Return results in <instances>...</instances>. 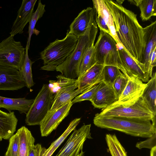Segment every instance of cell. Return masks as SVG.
I'll return each mask as SVG.
<instances>
[{"instance_id":"obj_1","label":"cell","mask_w":156,"mask_h":156,"mask_svg":"<svg viewBox=\"0 0 156 156\" xmlns=\"http://www.w3.org/2000/svg\"><path fill=\"white\" fill-rule=\"evenodd\" d=\"M113 17L116 32L125 51L135 61L142 64L144 46V28L137 15L115 1L104 0Z\"/></svg>"},{"instance_id":"obj_2","label":"cell","mask_w":156,"mask_h":156,"mask_svg":"<svg viewBox=\"0 0 156 156\" xmlns=\"http://www.w3.org/2000/svg\"><path fill=\"white\" fill-rule=\"evenodd\" d=\"M93 123L98 127L116 130L134 136L149 138L156 133V125L148 119L105 117L97 113L93 119Z\"/></svg>"},{"instance_id":"obj_3","label":"cell","mask_w":156,"mask_h":156,"mask_svg":"<svg viewBox=\"0 0 156 156\" xmlns=\"http://www.w3.org/2000/svg\"><path fill=\"white\" fill-rule=\"evenodd\" d=\"M98 32L95 18L84 34L77 37V43L73 51L55 70L66 77L77 79L81 60L88 49L94 44Z\"/></svg>"},{"instance_id":"obj_4","label":"cell","mask_w":156,"mask_h":156,"mask_svg":"<svg viewBox=\"0 0 156 156\" xmlns=\"http://www.w3.org/2000/svg\"><path fill=\"white\" fill-rule=\"evenodd\" d=\"M77 37L68 30L66 36L61 40L56 39L49 44L40 53L44 66L41 69L54 71L63 63L75 48Z\"/></svg>"},{"instance_id":"obj_5","label":"cell","mask_w":156,"mask_h":156,"mask_svg":"<svg viewBox=\"0 0 156 156\" xmlns=\"http://www.w3.org/2000/svg\"><path fill=\"white\" fill-rule=\"evenodd\" d=\"M97 114L105 117L118 116L148 119L156 125V115L150 110L142 96L135 102L129 105H121L116 101L102 109L100 113Z\"/></svg>"},{"instance_id":"obj_6","label":"cell","mask_w":156,"mask_h":156,"mask_svg":"<svg viewBox=\"0 0 156 156\" xmlns=\"http://www.w3.org/2000/svg\"><path fill=\"white\" fill-rule=\"evenodd\" d=\"M54 96L48 85L44 84L26 114L27 125H40L50 110Z\"/></svg>"},{"instance_id":"obj_7","label":"cell","mask_w":156,"mask_h":156,"mask_svg":"<svg viewBox=\"0 0 156 156\" xmlns=\"http://www.w3.org/2000/svg\"><path fill=\"white\" fill-rule=\"evenodd\" d=\"M94 49L96 64L117 67V43L110 35L100 30Z\"/></svg>"},{"instance_id":"obj_8","label":"cell","mask_w":156,"mask_h":156,"mask_svg":"<svg viewBox=\"0 0 156 156\" xmlns=\"http://www.w3.org/2000/svg\"><path fill=\"white\" fill-rule=\"evenodd\" d=\"M25 55V48L14 37L9 36L0 43V65L15 69L19 71Z\"/></svg>"},{"instance_id":"obj_9","label":"cell","mask_w":156,"mask_h":156,"mask_svg":"<svg viewBox=\"0 0 156 156\" xmlns=\"http://www.w3.org/2000/svg\"><path fill=\"white\" fill-rule=\"evenodd\" d=\"M90 124H84L75 129L63 147L56 156H76L83 151V144L87 139H91Z\"/></svg>"},{"instance_id":"obj_10","label":"cell","mask_w":156,"mask_h":156,"mask_svg":"<svg viewBox=\"0 0 156 156\" xmlns=\"http://www.w3.org/2000/svg\"><path fill=\"white\" fill-rule=\"evenodd\" d=\"M118 56L117 67L127 78L137 77L144 82H148L147 77L142 64L133 60L124 49L121 45L117 44Z\"/></svg>"},{"instance_id":"obj_11","label":"cell","mask_w":156,"mask_h":156,"mask_svg":"<svg viewBox=\"0 0 156 156\" xmlns=\"http://www.w3.org/2000/svg\"><path fill=\"white\" fill-rule=\"evenodd\" d=\"M73 104L72 101L48 113L40 124L42 136H47L55 130L68 115Z\"/></svg>"},{"instance_id":"obj_12","label":"cell","mask_w":156,"mask_h":156,"mask_svg":"<svg viewBox=\"0 0 156 156\" xmlns=\"http://www.w3.org/2000/svg\"><path fill=\"white\" fill-rule=\"evenodd\" d=\"M144 46L141 63L144 66L146 74L150 79L152 76L153 70L150 65V55L156 48V21L144 28Z\"/></svg>"},{"instance_id":"obj_13","label":"cell","mask_w":156,"mask_h":156,"mask_svg":"<svg viewBox=\"0 0 156 156\" xmlns=\"http://www.w3.org/2000/svg\"><path fill=\"white\" fill-rule=\"evenodd\" d=\"M26 87L18 70L0 65V90H15Z\"/></svg>"},{"instance_id":"obj_14","label":"cell","mask_w":156,"mask_h":156,"mask_svg":"<svg viewBox=\"0 0 156 156\" xmlns=\"http://www.w3.org/2000/svg\"><path fill=\"white\" fill-rule=\"evenodd\" d=\"M146 86V83L137 77L128 78L126 85L117 102L124 105L133 103L142 96Z\"/></svg>"},{"instance_id":"obj_15","label":"cell","mask_w":156,"mask_h":156,"mask_svg":"<svg viewBox=\"0 0 156 156\" xmlns=\"http://www.w3.org/2000/svg\"><path fill=\"white\" fill-rule=\"evenodd\" d=\"M37 1V0H23L11 28L10 36L14 37L23 33L24 27L30 21Z\"/></svg>"},{"instance_id":"obj_16","label":"cell","mask_w":156,"mask_h":156,"mask_svg":"<svg viewBox=\"0 0 156 156\" xmlns=\"http://www.w3.org/2000/svg\"><path fill=\"white\" fill-rule=\"evenodd\" d=\"M118 100L112 85L106 84L102 81L90 101L94 108L102 109Z\"/></svg>"},{"instance_id":"obj_17","label":"cell","mask_w":156,"mask_h":156,"mask_svg":"<svg viewBox=\"0 0 156 156\" xmlns=\"http://www.w3.org/2000/svg\"><path fill=\"white\" fill-rule=\"evenodd\" d=\"M95 18L94 7H88L82 11L74 19L69 26V31L77 37L85 33Z\"/></svg>"},{"instance_id":"obj_18","label":"cell","mask_w":156,"mask_h":156,"mask_svg":"<svg viewBox=\"0 0 156 156\" xmlns=\"http://www.w3.org/2000/svg\"><path fill=\"white\" fill-rule=\"evenodd\" d=\"M104 66L96 64L87 70L78 81V88L86 90L102 81L101 72Z\"/></svg>"},{"instance_id":"obj_19","label":"cell","mask_w":156,"mask_h":156,"mask_svg":"<svg viewBox=\"0 0 156 156\" xmlns=\"http://www.w3.org/2000/svg\"><path fill=\"white\" fill-rule=\"evenodd\" d=\"M17 122L14 112L7 113L0 109V136L2 139H9L14 134Z\"/></svg>"},{"instance_id":"obj_20","label":"cell","mask_w":156,"mask_h":156,"mask_svg":"<svg viewBox=\"0 0 156 156\" xmlns=\"http://www.w3.org/2000/svg\"><path fill=\"white\" fill-rule=\"evenodd\" d=\"M34 99L25 98H10L0 96V108H4L9 112L17 110L20 114H26L33 103Z\"/></svg>"},{"instance_id":"obj_21","label":"cell","mask_w":156,"mask_h":156,"mask_svg":"<svg viewBox=\"0 0 156 156\" xmlns=\"http://www.w3.org/2000/svg\"><path fill=\"white\" fill-rule=\"evenodd\" d=\"M92 2L96 14L104 19L109 28L110 35L117 44L121 45L116 33L113 17L104 0H93Z\"/></svg>"},{"instance_id":"obj_22","label":"cell","mask_w":156,"mask_h":156,"mask_svg":"<svg viewBox=\"0 0 156 156\" xmlns=\"http://www.w3.org/2000/svg\"><path fill=\"white\" fill-rule=\"evenodd\" d=\"M57 80H50L48 87L55 94L75 90L78 88L77 79H73L65 77L62 75L56 76Z\"/></svg>"},{"instance_id":"obj_23","label":"cell","mask_w":156,"mask_h":156,"mask_svg":"<svg viewBox=\"0 0 156 156\" xmlns=\"http://www.w3.org/2000/svg\"><path fill=\"white\" fill-rule=\"evenodd\" d=\"M80 120V118H76L71 121L63 133L52 143L48 148L46 149L43 147H41L38 156H51L69 134L75 129Z\"/></svg>"},{"instance_id":"obj_24","label":"cell","mask_w":156,"mask_h":156,"mask_svg":"<svg viewBox=\"0 0 156 156\" xmlns=\"http://www.w3.org/2000/svg\"><path fill=\"white\" fill-rule=\"evenodd\" d=\"M16 133L19 138L18 156H28L30 150L34 145V138L25 126L19 129Z\"/></svg>"},{"instance_id":"obj_25","label":"cell","mask_w":156,"mask_h":156,"mask_svg":"<svg viewBox=\"0 0 156 156\" xmlns=\"http://www.w3.org/2000/svg\"><path fill=\"white\" fill-rule=\"evenodd\" d=\"M156 73L152 74L151 79L146 83L142 97L150 110L156 113Z\"/></svg>"},{"instance_id":"obj_26","label":"cell","mask_w":156,"mask_h":156,"mask_svg":"<svg viewBox=\"0 0 156 156\" xmlns=\"http://www.w3.org/2000/svg\"><path fill=\"white\" fill-rule=\"evenodd\" d=\"M138 7L140 11V17L143 21L149 20L156 16V0H134L128 1Z\"/></svg>"},{"instance_id":"obj_27","label":"cell","mask_w":156,"mask_h":156,"mask_svg":"<svg viewBox=\"0 0 156 156\" xmlns=\"http://www.w3.org/2000/svg\"><path fill=\"white\" fill-rule=\"evenodd\" d=\"M87 90L77 88L76 89L55 95L50 111H52L71 101L76 96Z\"/></svg>"},{"instance_id":"obj_28","label":"cell","mask_w":156,"mask_h":156,"mask_svg":"<svg viewBox=\"0 0 156 156\" xmlns=\"http://www.w3.org/2000/svg\"><path fill=\"white\" fill-rule=\"evenodd\" d=\"M25 48V55L24 62L19 71L24 81L26 87L30 88L34 85L32 73L31 66L34 62L32 61L30 59L28 54V48L26 46Z\"/></svg>"},{"instance_id":"obj_29","label":"cell","mask_w":156,"mask_h":156,"mask_svg":"<svg viewBox=\"0 0 156 156\" xmlns=\"http://www.w3.org/2000/svg\"><path fill=\"white\" fill-rule=\"evenodd\" d=\"M105 138L111 156H127L125 149L115 134H107Z\"/></svg>"},{"instance_id":"obj_30","label":"cell","mask_w":156,"mask_h":156,"mask_svg":"<svg viewBox=\"0 0 156 156\" xmlns=\"http://www.w3.org/2000/svg\"><path fill=\"white\" fill-rule=\"evenodd\" d=\"M94 44L87 51L83 57L80 65L79 75L80 78L87 70L96 64L94 49Z\"/></svg>"},{"instance_id":"obj_31","label":"cell","mask_w":156,"mask_h":156,"mask_svg":"<svg viewBox=\"0 0 156 156\" xmlns=\"http://www.w3.org/2000/svg\"><path fill=\"white\" fill-rule=\"evenodd\" d=\"M45 5L43 4L41 0H39L37 8L36 11L33 12L29 23L28 33V37L26 46L29 49L31 38L32 34L34 33V28L38 20L40 19L45 12Z\"/></svg>"},{"instance_id":"obj_32","label":"cell","mask_w":156,"mask_h":156,"mask_svg":"<svg viewBox=\"0 0 156 156\" xmlns=\"http://www.w3.org/2000/svg\"><path fill=\"white\" fill-rule=\"evenodd\" d=\"M121 72L116 66L106 65L104 66L101 72L102 81L106 84L112 85L114 81Z\"/></svg>"},{"instance_id":"obj_33","label":"cell","mask_w":156,"mask_h":156,"mask_svg":"<svg viewBox=\"0 0 156 156\" xmlns=\"http://www.w3.org/2000/svg\"><path fill=\"white\" fill-rule=\"evenodd\" d=\"M127 81V78L121 72L113 83L112 86L118 99L124 90Z\"/></svg>"},{"instance_id":"obj_34","label":"cell","mask_w":156,"mask_h":156,"mask_svg":"<svg viewBox=\"0 0 156 156\" xmlns=\"http://www.w3.org/2000/svg\"><path fill=\"white\" fill-rule=\"evenodd\" d=\"M19 147V138L16 133L9 139V143L5 156H18Z\"/></svg>"},{"instance_id":"obj_35","label":"cell","mask_w":156,"mask_h":156,"mask_svg":"<svg viewBox=\"0 0 156 156\" xmlns=\"http://www.w3.org/2000/svg\"><path fill=\"white\" fill-rule=\"evenodd\" d=\"M100 85V83L96 84L85 91L76 96L72 101L73 104L85 100L90 101Z\"/></svg>"},{"instance_id":"obj_36","label":"cell","mask_w":156,"mask_h":156,"mask_svg":"<svg viewBox=\"0 0 156 156\" xmlns=\"http://www.w3.org/2000/svg\"><path fill=\"white\" fill-rule=\"evenodd\" d=\"M156 134H154L151 136L144 141L137 142L136 147L139 149L143 148L151 149L156 146Z\"/></svg>"},{"instance_id":"obj_37","label":"cell","mask_w":156,"mask_h":156,"mask_svg":"<svg viewBox=\"0 0 156 156\" xmlns=\"http://www.w3.org/2000/svg\"><path fill=\"white\" fill-rule=\"evenodd\" d=\"M95 19L97 25L100 30L110 35L109 30L105 21L99 15L95 13Z\"/></svg>"},{"instance_id":"obj_38","label":"cell","mask_w":156,"mask_h":156,"mask_svg":"<svg viewBox=\"0 0 156 156\" xmlns=\"http://www.w3.org/2000/svg\"><path fill=\"white\" fill-rule=\"evenodd\" d=\"M42 147L40 144L34 145L30 150L28 156H38Z\"/></svg>"},{"instance_id":"obj_39","label":"cell","mask_w":156,"mask_h":156,"mask_svg":"<svg viewBox=\"0 0 156 156\" xmlns=\"http://www.w3.org/2000/svg\"><path fill=\"white\" fill-rule=\"evenodd\" d=\"M156 48L150 54L149 62L151 68L153 70L154 67L156 66Z\"/></svg>"},{"instance_id":"obj_40","label":"cell","mask_w":156,"mask_h":156,"mask_svg":"<svg viewBox=\"0 0 156 156\" xmlns=\"http://www.w3.org/2000/svg\"><path fill=\"white\" fill-rule=\"evenodd\" d=\"M150 156H156V147L154 146L151 149Z\"/></svg>"},{"instance_id":"obj_41","label":"cell","mask_w":156,"mask_h":156,"mask_svg":"<svg viewBox=\"0 0 156 156\" xmlns=\"http://www.w3.org/2000/svg\"><path fill=\"white\" fill-rule=\"evenodd\" d=\"M76 156H85L84 152L82 151L78 154Z\"/></svg>"},{"instance_id":"obj_42","label":"cell","mask_w":156,"mask_h":156,"mask_svg":"<svg viewBox=\"0 0 156 156\" xmlns=\"http://www.w3.org/2000/svg\"><path fill=\"white\" fill-rule=\"evenodd\" d=\"M115 1L119 4L121 5L124 0H116Z\"/></svg>"},{"instance_id":"obj_43","label":"cell","mask_w":156,"mask_h":156,"mask_svg":"<svg viewBox=\"0 0 156 156\" xmlns=\"http://www.w3.org/2000/svg\"><path fill=\"white\" fill-rule=\"evenodd\" d=\"M2 138L0 136V142L2 141Z\"/></svg>"}]
</instances>
